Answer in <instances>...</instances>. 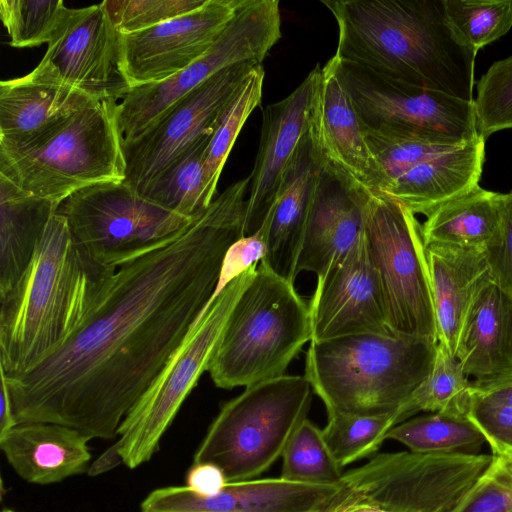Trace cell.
Wrapping results in <instances>:
<instances>
[{
  "instance_id": "obj_11",
  "label": "cell",
  "mask_w": 512,
  "mask_h": 512,
  "mask_svg": "<svg viewBox=\"0 0 512 512\" xmlns=\"http://www.w3.org/2000/svg\"><path fill=\"white\" fill-rule=\"evenodd\" d=\"M56 212L96 260L116 268L166 246L196 220L154 204L124 181L78 190Z\"/></svg>"
},
{
  "instance_id": "obj_10",
  "label": "cell",
  "mask_w": 512,
  "mask_h": 512,
  "mask_svg": "<svg viewBox=\"0 0 512 512\" xmlns=\"http://www.w3.org/2000/svg\"><path fill=\"white\" fill-rule=\"evenodd\" d=\"M258 264L231 281L208 302L181 346L124 417L117 431V441L128 468L148 462L158 450L160 440L181 405L208 370L228 317Z\"/></svg>"
},
{
  "instance_id": "obj_37",
  "label": "cell",
  "mask_w": 512,
  "mask_h": 512,
  "mask_svg": "<svg viewBox=\"0 0 512 512\" xmlns=\"http://www.w3.org/2000/svg\"><path fill=\"white\" fill-rule=\"evenodd\" d=\"M474 106L477 132L485 140L512 128V56L494 62L483 74Z\"/></svg>"
},
{
  "instance_id": "obj_44",
  "label": "cell",
  "mask_w": 512,
  "mask_h": 512,
  "mask_svg": "<svg viewBox=\"0 0 512 512\" xmlns=\"http://www.w3.org/2000/svg\"><path fill=\"white\" fill-rule=\"evenodd\" d=\"M472 393L479 398L512 407V369L491 378L472 381Z\"/></svg>"
},
{
  "instance_id": "obj_1",
  "label": "cell",
  "mask_w": 512,
  "mask_h": 512,
  "mask_svg": "<svg viewBox=\"0 0 512 512\" xmlns=\"http://www.w3.org/2000/svg\"><path fill=\"white\" fill-rule=\"evenodd\" d=\"M249 178L227 187L177 239L117 269L83 326L8 379L18 423L111 440L211 300L229 247L245 236ZM5 375V374H4Z\"/></svg>"
},
{
  "instance_id": "obj_48",
  "label": "cell",
  "mask_w": 512,
  "mask_h": 512,
  "mask_svg": "<svg viewBox=\"0 0 512 512\" xmlns=\"http://www.w3.org/2000/svg\"><path fill=\"white\" fill-rule=\"evenodd\" d=\"M508 458H510V459L512 460V456H511V457H508Z\"/></svg>"
},
{
  "instance_id": "obj_9",
  "label": "cell",
  "mask_w": 512,
  "mask_h": 512,
  "mask_svg": "<svg viewBox=\"0 0 512 512\" xmlns=\"http://www.w3.org/2000/svg\"><path fill=\"white\" fill-rule=\"evenodd\" d=\"M365 236L389 329L438 341L427 251L416 215L397 200L368 190Z\"/></svg>"
},
{
  "instance_id": "obj_25",
  "label": "cell",
  "mask_w": 512,
  "mask_h": 512,
  "mask_svg": "<svg viewBox=\"0 0 512 512\" xmlns=\"http://www.w3.org/2000/svg\"><path fill=\"white\" fill-rule=\"evenodd\" d=\"M438 343L453 356L472 302L489 281L483 250L454 246L426 247Z\"/></svg>"
},
{
  "instance_id": "obj_15",
  "label": "cell",
  "mask_w": 512,
  "mask_h": 512,
  "mask_svg": "<svg viewBox=\"0 0 512 512\" xmlns=\"http://www.w3.org/2000/svg\"><path fill=\"white\" fill-rule=\"evenodd\" d=\"M244 0H207L198 9L154 27L120 33V71L130 89L163 82L214 44Z\"/></svg>"
},
{
  "instance_id": "obj_35",
  "label": "cell",
  "mask_w": 512,
  "mask_h": 512,
  "mask_svg": "<svg viewBox=\"0 0 512 512\" xmlns=\"http://www.w3.org/2000/svg\"><path fill=\"white\" fill-rule=\"evenodd\" d=\"M396 426L395 414L384 416L328 415L322 433L338 464L343 468L373 455Z\"/></svg>"
},
{
  "instance_id": "obj_34",
  "label": "cell",
  "mask_w": 512,
  "mask_h": 512,
  "mask_svg": "<svg viewBox=\"0 0 512 512\" xmlns=\"http://www.w3.org/2000/svg\"><path fill=\"white\" fill-rule=\"evenodd\" d=\"M443 5L454 36L476 55L512 27V0H443Z\"/></svg>"
},
{
  "instance_id": "obj_31",
  "label": "cell",
  "mask_w": 512,
  "mask_h": 512,
  "mask_svg": "<svg viewBox=\"0 0 512 512\" xmlns=\"http://www.w3.org/2000/svg\"><path fill=\"white\" fill-rule=\"evenodd\" d=\"M394 440L409 451L424 454H478L486 442L468 419L443 413H430L394 426L386 440Z\"/></svg>"
},
{
  "instance_id": "obj_23",
  "label": "cell",
  "mask_w": 512,
  "mask_h": 512,
  "mask_svg": "<svg viewBox=\"0 0 512 512\" xmlns=\"http://www.w3.org/2000/svg\"><path fill=\"white\" fill-rule=\"evenodd\" d=\"M89 440L80 431L64 425L25 422L0 437V448L22 479L47 485L88 469Z\"/></svg>"
},
{
  "instance_id": "obj_8",
  "label": "cell",
  "mask_w": 512,
  "mask_h": 512,
  "mask_svg": "<svg viewBox=\"0 0 512 512\" xmlns=\"http://www.w3.org/2000/svg\"><path fill=\"white\" fill-rule=\"evenodd\" d=\"M493 459L492 454L381 453L345 472L322 512H445Z\"/></svg>"
},
{
  "instance_id": "obj_20",
  "label": "cell",
  "mask_w": 512,
  "mask_h": 512,
  "mask_svg": "<svg viewBox=\"0 0 512 512\" xmlns=\"http://www.w3.org/2000/svg\"><path fill=\"white\" fill-rule=\"evenodd\" d=\"M368 191V190H367ZM323 172L313 195L297 273L323 275L343 258L365 231V194Z\"/></svg>"
},
{
  "instance_id": "obj_40",
  "label": "cell",
  "mask_w": 512,
  "mask_h": 512,
  "mask_svg": "<svg viewBox=\"0 0 512 512\" xmlns=\"http://www.w3.org/2000/svg\"><path fill=\"white\" fill-rule=\"evenodd\" d=\"M467 418L482 433L492 455L512 456V407L473 394Z\"/></svg>"
},
{
  "instance_id": "obj_24",
  "label": "cell",
  "mask_w": 512,
  "mask_h": 512,
  "mask_svg": "<svg viewBox=\"0 0 512 512\" xmlns=\"http://www.w3.org/2000/svg\"><path fill=\"white\" fill-rule=\"evenodd\" d=\"M484 155L485 139L479 137L417 163L379 192L397 200L415 215L428 216L442 204L479 185Z\"/></svg>"
},
{
  "instance_id": "obj_3",
  "label": "cell",
  "mask_w": 512,
  "mask_h": 512,
  "mask_svg": "<svg viewBox=\"0 0 512 512\" xmlns=\"http://www.w3.org/2000/svg\"><path fill=\"white\" fill-rule=\"evenodd\" d=\"M338 27L334 56L378 76L474 102L476 54L443 0H323Z\"/></svg>"
},
{
  "instance_id": "obj_19",
  "label": "cell",
  "mask_w": 512,
  "mask_h": 512,
  "mask_svg": "<svg viewBox=\"0 0 512 512\" xmlns=\"http://www.w3.org/2000/svg\"><path fill=\"white\" fill-rule=\"evenodd\" d=\"M320 66L286 98L267 105L246 199L245 236L255 233L271 208L287 168L308 132L311 96Z\"/></svg>"
},
{
  "instance_id": "obj_32",
  "label": "cell",
  "mask_w": 512,
  "mask_h": 512,
  "mask_svg": "<svg viewBox=\"0 0 512 512\" xmlns=\"http://www.w3.org/2000/svg\"><path fill=\"white\" fill-rule=\"evenodd\" d=\"M264 78V67L256 65L234 94L212 134L204 166V200L207 206L214 200L221 172L241 129L261 103Z\"/></svg>"
},
{
  "instance_id": "obj_22",
  "label": "cell",
  "mask_w": 512,
  "mask_h": 512,
  "mask_svg": "<svg viewBox=\"0 0 512 512\" xmlns=\"http://www.w3.org/2000/svg\"><path fill=\"white\" fill-rule=\"evenodd\" d=\"M97 100L68 83L45 57L0 83V138L32 135Z\"/></svg>"
},
{
  "instance_id": "obj_4",
  "label": "cell",
  "mask_w": 512,
  "mask_h": 512,
  "mask_svg": "<svg viewBox=\"0 0 512 512\" xmlns=\"http://www.w3.org/2000/svg\"><path fill=\"white\" fill-rule=\"evenodd\" d=\"M437 345L371 333L310 341L304 375L328 415H391L430 374Z\"/></svg>"
},
{
  "instance_id": "obj_26",
  "label": "cell",
  "mask_w": 512,
  "mask_h": 512,
  "mask_svg": "<svg viewBox=\"0 0 512 512\" xmlns=\"http://www.w3.org/2000/svg\"><path fill=\"white\" fill-rule=\"evenodd\" d=\"M455 357L474 380L512 369V300L491 279L472 302Z\"/></svg>"
},
{
  "instance_id": "obj_6",
  "label": "cell",
  "mask_w": 512,
  "mask_h": 512,
  "mask_svg": "<svg viewBox=\"0 0 512 512\" xmlns=\"http://www.w3.org/2000/svg\"><path fill=\"white\" fill-rule=\"evenodd\" d=\"M311 338L309 306L294 283L260 261L228 317L207 372L223 389L278 378Z\"/></svg>"
},
{
  "instance_id": "obj_28",
  "label": "cell",
  "mask_w": 512,
  "mask_h": 512,
  "mask_svg": "<svg viewBox=\"0 0 512 512\" xmlns=\"http://www.w3.org/2000/svg\"><path fill=\"white\" fill-rule=\"evenodd\" d=\"M500 219L501 193L477 185L426 216L421 224L424 244L483 250Z\"/></svg>"
},
{
  "instance_id": "obj_33",
  "label": "cell",
  "mask_w": 512,
  "mask_h": 512,
  "mask_svg": "<svg viewBox=\"0 0 512 512\" xmlns=\"http://www.w3.org/2000/svg\"><path fill=\"white\" fill-rule=\"evenodd\" d=\"M280 477L291 482L333 486L343 472L330 451L322 429L305 419L295 431L282 455Z\"/></svg>"
},
{
  "instance_id": "obj_14",
  "label": "cell",
  "mask_w": 512,
  "mask_h": 512,
  "mask_svg": "<svg viewBox=\"0 0 512 512\" xmlns=\"http://www.w3.org/2000/svg\"><path fill=\"white\" fill-rule=\"evenodd\" d=\"M256 65L260 64L240 63L219 71L173 103L136 138L123 140V181L142 196L182 151L213 134L229 102Z\"/></svg>"
},
{
  "instance_id": "obj_21",
  "label": "cell",
  "mask_w": 512,
  "mask_h": 512,
  "mask_svg": "<svg viewBox=\"0 0 512 512\" xmlns=\"http://www.w3.org/2000/svg\"><path fill=\"white\" fill-rule=\"evenodd\" d=\"M320 174L321 168L306 134L261 225L267 246L266 256L261 262L292 283L298 275L297 261Z\"/></svg>"
},
{
  "instance_id": "obj_36",
  "label": "cell",
  "mask_w": 512,
  "mask_h": 512,
  "mask_svg": "<svg viewBox=\"0 0 512 512\" xmlns=\"http://www.w3.org/2000/svg\"><path fill=\"white\" fill-rule=\"evenodd\" d=\"M61 0H1L0 17L17 48L49 44L66 15Z\"/></svg>"
},
{
  "instance_id": "obj_18",
  "label": "cell",
  "mask_w": 512,
  "mask_h": 512,
  "mask_svg": "<svg viewBox=\"0 0 512 512\" xmlns=\"http://www.w3.org/2000/svg\"><path fill=\"white\" fill-rule=\"evenodd\" d=\"M72 86L95 99L130 89L120 68V32L103 3L68 8L44 54Z\"/></svg>"
},
{
  "instance_id": "obj_30",
  "label": "cell",
  "mask_w": 512,
  "mask_h": 512,
  "mask_svg": "<svg viewBox=\"0 0 512 512\" xmlns=\"http://www.w3.org/2000/svg\"><path fill=\"white\" fill-rule=\"evenodd\" d=\"M472 395V381L460 362L438 343L430 374L395 413L396 425L418 412L467 418Z\"/></svg>"
},
{
  "instance_id": "obj_16",
  "label": "cell",
  "mask_w": 512,
  "mask_h": 512,
  "mask_svg": "<svg viewBox=\"0 0 512 512\" xmlns=\"http://www.w3.org/2000/svg\"><path fill=\"white\" fill-rule=\"evenodd\" d=\"M308 138L321 170L358 191L376 189L377 167L332 56L320 67L309 106Z\"/></svg>"
},
{
  "instance_id": "obj_43",
  "label": "cell",
  "mask_w": 512,
  "mask_h": 512,
  "mask_svg": "<svg viewBox=\"0 0 512 512\" xmlns=\"http://www.w3.org/2000/svg\"><path fill=\"white\" fill-rule=\"evenodd\" d=\"M187 486L205 495L220 493L228 483L223 471L211 463H193L186 475Z\"/></svg>"
},
{
  "instance_id": "obj_5",
  "label": "cell",
  "mask_w": 512,
  "mask_h": 512,
  "mask_svg": "<svg viewBox=\"0 0 512 512\" xmlns=\"http://www.w3.org/2000/svg\"><path fill=\"white\" fill-rule=\"evenodd\" d=\"M118 101L97 99L32 135L0 138V175L58 205L83 188L123 181Z\"/></svg>"
},
{
  "instance_id": "obj_7",
  "label": "cell",
  "mask_w": 512,
  "mask_h": 512,
  "mask_svg": "<svg viewBox=\"0 0 512 512\" xmlns=\"http://www.w3.org/2000/svg\"><path fill=\"white\" fill-rule=\"evenodd\" d=\"M312 393L305 375H283L245 387L222 405L193 463L216 465L228 482L261 475L282 457L307 419Z\"/></svg>"
},
{
  "instance_id": "obj_17",
  "label": "cell",
  "mask_w": 512,
  "mask_h": 512,
  "mask_svg": "<svg viewBox=\"0 0 512 512\" xmlns=\"http://www.w3.org/2000/svg\"><path fill=\"white\" fill-rule=\"evenodd\" d=\"M311 341L356 334L393 336L365 231L349 252L317 277L309 304Z\"/></svg>"
},
{
  "instance_id": "obj_42",
  "label": "cell",
  "mask_w": 512,
  "mask_h": 512,
  "mask_svg": "<svg viewBox=\"0 0 512 512\" xmlns=\"http://www.w3.org/2000/svg\"><path fill=\"white\" fill-rule=\"evenodd\" d=\"M267 253L265 231L260 227L255 233L243 236L227 250L215 292L214 299L235 278L263 260Z\"/></svg>"
},
{
  "instance_id": "obj_47",
  "label": "cell",
  "mask_w": 512,
  "mask_h": 512,
  "mask_svg": "<svg viewBox=\"0 0 512 512\" xmlns=\"http://www.w3.org/2000/svg\"><path fill=\"white\" fill-rule=\"evenodd\" d=\"M2 512H15V511H13L11 509H4Z\"/></svg>"
},
{
  "instance_id": "obj_27",
  "label": "cell",
  "mask_w": 512,
  "mask_h": 512,
  "mask_svg": "<svg viewBox=\"0 0 512 512\" xmlns=\"http://www.w3.org/2000/svg\"><path fill=\"white\" fill-rule=\"evenodd\" d=\"M58 206L0 175V296L26 270Z\"/></svg>"
},
{
  "instance_id": "obj_38",
  "label": "cell",
  "mask_w": 512,
  "mask_h": 512,
  "mask_svg": "<svg viewBox=\"0 0 512 512\" xmlns=\"http://www.w3.org/2000/svg\"><path fill=\"white\" fill-rule=\"evenodd\" d=\"M207 0H105L103 5L123 34L142 31L203 6Z\"/></svg>"
},
{
  "instance_id": "obj_45",
  "label": "cell",
  "mask_w": 512,
  "mask_h": 512,
  "mask_svg": "<svg viewBox=\"0 0 512 512\" xmlns=\"http://www.w3.org/2000/svg\"><path fill=\"white\" fill-rule=\"evenodd\" d=\"M120 464H124V460L120 453L119 443L116 441L88 467L87 474L90 477H96L116 468Z\"/></svg>"
},
{
  "instance_id": "obj_46",
  "label": "cell",
  "mask_w": 512,
  "mask_h": 512,
  "mask_svg": "<svg viewBox=\"0 0 512 512\" xmlns=\"http://www.w3.org/2000/svg\"><path fill=\"white\" fill-rule=\"evenodd\" d=\"M0 437L17 425L11 395L4 373L0 370Z\"/></svg>"
},
{
  "instance_id": "obj_29",
  "label": "cell",
  "mask_w": 512,
  "mask_h": 512,
  "mask_svg": "<svg viewBox=\"0 0 512 512\" xmlns=\"http://www.w3.org/2000/svg\"><path fill=\"white\" fill-rule=\"evenodd\" d=\"M212 134L182 151L147 187L142 197L173 213L197 218L204 200V166Z\"/></svg>"
},
{
  "instance_id": "obj_2",
  "label": "cell",
  "mask_w": 512,
  "mask_h": 512,
  "mask_svg": "<svg viewBox=\"0 0 512 512\" xmlns=\"http://www.w3.org/2000/svg\"><path fill=\"white\" fill-rule=\"evenodd\" d=\"M116 267L96 260L57 212L15 285L0 296V370L18 378L58 351L86 322Z\"/></svg>"
},
{
  "instance_id": "obj_39",
  "label": "cell",
  "mask_w": 512,
  "mask_h": 512,
  "mask_svg": "<svg viewBox=\"0 0 512 512\" xmlns=\"http://www.w3.org/2000/svg\"><path fill=\"white\" fill-rule=\"evenodd\" d=\"M445 512H512V460L494 456L487 471Z\"/></svg>"
},
{
  "instance_id": "obj_41",
  "label": "cell",
  "mask_w": 512,
  "mask_h": 512,
  "mask_svg": "<svg viewBox=\"0 0 512 512\" xmlns=\"http://www.w3.org/2000/svg\"><path fill=\"white\" fill-rule=\"evenodd\" d=\"M483 253L491 280L512 300V191L501 194L500 225Z\"/></svg>"
},
{
  "instance_id": "obj_12",
  "label": "cell",
  "mask_w": 512,
  "mask_h": 512,
  "mask_svg": "<svg viewBox=\"0 0 512 512\" xmlns=\"http://www.w3.org/2000/svg\"><path fill=\"white\" fill-rule=\"evenodd\" d=\"M281 38L278 0H244L236 15L195 62L159 83L129 89L118 101L124 141L140 135L164 111L219 71L240 63L262 64Z\"/></svg>"
},
{
  "instance_id": "obj_13",
  "label": "cell",
  "mask_w": 512,
  "mask_h": 512,
  "mask_svg": "<svg viewBox=\"0 0 512 512\" xmlns=\"http://www.w3.org/2000/svg\"><path fill=\"white\" fill-rule=\"evenodd\" d=\"M334 58L363 128L396 127L455 146L481 137L474 102L396 82Z\"/></svg>"
}]
</instances>
